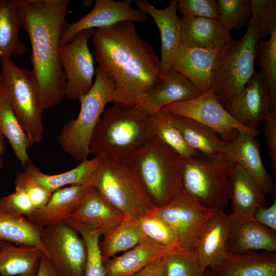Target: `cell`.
<instances>
[{
	"mask_svg": "<svg viewBox=\"0 0 276 276\" xmlns=\"http://www.w3.org/2000/svg\"><path fill=\"white\" fill-rule=\"evenodd\" d=\"M154 135L152 116L114 105L104 110L91 136L89 153L103 159L129 158Z\"/></svg>",
	"mask_w": 276,
	"mask_h": 276,
	"instance_id": "3957f363",
	"label": "cell"
},
{
	"mask_svg": "<svg viewBox=\"0 0 276 276\" xmlns=\"http://www.w3.org/2000/svg\"><path fill=\"white\" fill-rule=\"evenodd\" d=\"M235 164L224 152L183 159L184 191L208 208L224 211L231 198L229 177Z\"/></svg>",
	"mask_w": 276,
	"mask_h": 276,
	"instance_id": "52a82bcc",
	"label": "cell"
},
{
	"mask_svg": "<svg viewBox=\"0 0 276 276\" xmlns=\"http://www.w3.org/2000/svg\"><path fill=\"white\" fill-rule=\"evenodd\" d=\"M6 152L5 138L0 130V156H2Z\"/></svg>",
	"mask_w": 276,
	"mask_h": 276,
	"instance_id": "681fc988",
	"label": "cell"
},
{
	"mask_svg": "<svg viewBox=\"0 0 276 276\" xmlns=\"http://www.w3.org/2000/svg\"><path fill=\"white\" fill-rule=\"evenodd\" d=\"M131 158L155 206L166 205L184 192L183 159L155 135Z\"/></svg>",
	"mask_w": 276,
	"mask_h": 276,
	"instance_id": "277c9868",
	"label": "cell"
},
{
	"mask_svg": "<svg viewBox=\"0 0 276 276\" xmlns=\"http://www.w3.org/2000/svg\"><path fill=\"white\" fill-rule=\"evenodd\" d=\"M4 167V160L2 156H0V170Z\"/></svg>",
	"mask_w": 276,
	"mask_h": 276,
	"instance_id": "f907efd6",
	"label": "cell"
},
{
	"mask_svg": "<svg viewBox=\"0 0 276 276\" xmlns=\"http://www.w3.org/2000/svg\"><path fill=\"white\" fill-rule=\"evenodd\" d=\"M95 75L91 88L79 100L81 107L77 117L63 126L58 137L63 151L78 160L87 159L89 155L94 131L106 104L112 102L115 88L113 79L99 66Z\"/></svg>",
	"mask_w": 276,
	"mask_h": 276,
	"instance_id": "ba28073f",
	"label": "cell"
},
{
	"mask_svg": "<svg viewBox=\"0 0 276 276\" xmlns=\"http://www.w3.org/2000/svg\"><path fill=\"white\" fill-rule=\"evenodd\" d=\"M177 9L183 16L218 19L219 13L216 0H179Z\"/></svg>",
	"mask_w": 276,
	"mask_h": 276,
	"instance_id": "b9f144b4",
	"label": "cell"
},
{
	"mask_svg": "<svg viewBox=\"0 0 276 276\" xmlns=\"http://www.w3.org/2000/svg\"><path fill=\"white\" fill-rule=\"evenodd\" d=\"M93 36L96 61L115 84L112 103L133 108L163 77L156 53L131 21L95 29Z\"/></svg>",
	"mask_w": 276,
	"mask_h": 276,
	"instance_id": "6da1fadb",
	"label": "cell"
},
{
	"mask_svg": "<svg viewBox=\"0 0 276 276\" xmlns=\"http://www.w3.org/2000/svg\"><path fill=\"white\" fill-rule=\"evenodd\" d=\"M252 11L260 22V40L266 39L276 28V1L250 0Z\"/></svg>",
	"mask_w": 276,
	"mask_h": 276,
	"instance_id": "60d3db41",
	"label": "cell"
},
{
	"mask_svg": "<svg viewBox=\"0 0 276 276\" xmlns=\"http://www.w3.org/2000/svg\"><path fill=\"white\" fill-rule=\"evenodd\" d=\"M43 254L36 247L1 242L0 274L1 276H36Z\"/></svg>",
	"mask_w": 276,
	"mask_h": 276,
	"instance_id": "f546056e",
	"label": "cell"
},
{
	"mask_svg": "<svg viewBox=\"0 0 276 276\" xmlns=\"http://www.w3.org/2000/svg\"><path fill=\"white\" fill-rule=\"evenodd\" d=\"M163 108L210 127L227 143L235 138L238 131L248 132L257 137L259 134L258 129H250L237 122L212 89L196 97L173 103Z\"/></svg>",
	"mask_w": 276,
	"mask_h": 276,
	"instance_id": "8fae6325",
	"label": "cell"
},
{
	"mask_svg": "<svg viewBox=\"0 0 276 276\" xmlns=\"http://www.w3.org/2000/svg\"><path fill=\"white\" fill-rule=\"evenodd\" d=\"M228 251L231 254L258 250L276 251V232L257 222L231 214Z\"/></svg>",
	"mask_w": 276,
	"mask_h": 276,
	"instance_id": "cb8c5ba5",
	"label": "cell"
},
{
	"mask_svg": "<svg viewBox=\"0 0 276 276\" xmlns=\"http://www.w3.org/2000/svg\"><path fill=\"white\" fill-rule=\"evenodd\" d=\"M230 223L229 215L224 211H218L201 234L193 251L202 271L220 261L228 253Z\"/></svg>",
	"mask_w": 276,
	"mask_h": 276,
	"instance_id": "d4e9b609",
	"label": "cell"
},
{
	"mask_svg": "<svg viewBox=\"0 0 276 276\" xmlns=\"http://www.w3.org/2000/svg\"><path fill=\"white\" fill-rule=\"evenodd\" d=\"M267 151L273 172L276 178V109L270 110L268 118L263 122Z\"/></svg>",
	"mask_w": 276,
	"mask_h": 276,
	"instance_id": "ee69618b",
	"label": "cell"
},
{
	"mask_svg": "<svg viewBox=\"0 0 276 276\" xmlns=\"http://www.w3.org/2000/svg\"><path fill=\"white\" fill-rule=\"evenodd\" d=\"M217 212L202 205L184 191L167 204L155 206L146 215L165 222L175 234L181 246L193 251L202 232Z\"/></svg>",
	"mask_w": 276,
	"mask_h": 276,
	"instance_id": "30bf717a",
	"label": "cell"
},
{
	"mask_svg": "<svg viewBox=\"0 0 276 276\" xmlns=\"http://www.w3.org/2000/svg\"><path fill=\"white\" fill-rule=\"evenodd\" d=\"M0 130L25 167L30 161L28 150L34 144L21 127L5 93L0 88Z\"/></svg>",
	"mask_w": 276,
	"mask_h": 276,
	"instance_id": "d6a6232c",
	"label": "cell"
},
{
	"mask_svg": "<svg viewBox=\"0 0 276 276\" xmlns=\"http://www.w3.org/2000/svg\"><path fill=\"white\" fill-rule=\"evenodd\" d=\"M218 20L228 31L247 26L252 16L250 0H217Z\"/></svg>",
	"mask_w": 276,
	"mask_h": 276,
	"instance_id": "74e56055",
	"label": "cell"
},
{
	"mask_svg": "<svg viewBox=\"0 0 276 276\" xmlns=\"http://www.w3.org/2000/svg\"><path fill=\"white\" fill-rule=\"evenodd\" d=\"M124 217L91 186L70 218L93 227L103 236L116 228Z\"/></svg>",
	"mask_w": 276,
	"mask_h": 276,
	"instance_id": "83f0119b",
	"label": "cell"
},
{
	"mask_svg": "<svg viewBox=\"0 0 276 276\" xmlns=\"http://www.w3.org/2000/svg\"><path fill=\"white\" fill-rule=\"evenodd\" d=\"M173 118L176 127L191 148L206 155L224 152L228 143L214 130L185 117L173 114Z\"/></svg>",
	"mask_w": 276,
	"mask_h": 276,
	"instance_id": "4dcf8cb0",
	"label": "cell"
},
{
	"mask_svg": "<svg viewBox=\"0 0 276 276\" xmlns=\"http://www.w3.org/2000/svg\"><path fill=\"white\" fill-rule=\"evenodd\" d=\"M169 256L157 259L131 276H166Z\"/></svg>",
	"mask_w": 276,
	"mask_h": 276,
	"instance_id": "7dc6e473",
	"label": "cell"
},
{
	"mask_svg": "<svg viewBox=\"0 0 276 276\" xmlns=\"http://www.w3.org/2000/svg\"><path fill=\"white\" fill-rule=\"evenodd\" d=\"M103 236L99 243L103 260L125 252L148 238L141 228L137 218L128 214H124L121 223Z\"/></svg>",
	"mask_w": 276,
	"mask_h": 276,
	"instance_id": "1f68e13d",
	"label": "cell"
},
{
	"mask_svg": "<svg viewBox=\"0 0 276 276\" xmlns=\"http://www.w3.org/2000/svg\"><path fill=\"white\" fill-rule=\"evenodd\" d=\"M224 107L239 123L257 129L271 110L269 88L262 71L256 72L244 88Z\"/></svg>",
	"mask_w": 276,
	"mask_h": 276,
	"instance_id": "5bb4252c",
	"label": "cell"
},
{
	"mask_svg": "<svg viewBox=\"0 0 276 276\" xmlns=\"http://www.w3.org/2000/svg\"><path fill=\"white\" fill-rule=\"evenodd\" d=\"M17 12L31 47L32 72L44 109L55 107L65 97V78L59 59L68 0H15Z\"/></svg>",
	"mask_w": 276,
	"mask_h": 276,
	"instance_id": "7a4b0ae2",
	"label": "cell"
},
{
	"mask_svg": "<svg viewBox=\"0 0 276 276\" xmlns=\"http://www.w3.org/2000/svg\"><path fill=\"white\" fill-rule=\"evenodd\" d=\"M15 188L24 190L32 201L35 209L43 207L50 199L53 192L29 180L18 172L14 180Z\"/></svg>",
	"mask_w": 276,
	"mask_h": 276,
	"instance_id": "7bdbcfd3",
	"label": "cell"
},
{
	"mask_svg": "<svg viewBox=\"0 0 276 276\" xmlns=\"http://www.w3.org/2000/svg\"><path fill=\"white\" fill-rule=\"evenodd\" d=\"M254 219L260 224L276 232V198L269 207L258 209L254 214Z\"/></svg>",
	"mask_w": 276,
	"mask_h": 276,
	"instance_id": "bcb514c9",
	"label": "cell"
},
{
	"mask_svg": "<svg viewBox=\"0 0 276 276\" xmlns=\"http://www.w3.org/2000/svg\"><path fill=\"white\" fill-rule=\"evenodd\" d=\"M137 219L142 231L153 241L165 246L187 250L181 246L173 230L160 219L148 215Z\"/></svg>",
	"mask_w": 276,
	"mask_h": 276,
	"instance_id": "f35d334b",
	"label": "cell"
},
{
	"mask_svg": "<svg viewBox=\"0 0 276 276\" xmlns=\"http://www.w3.org/2000/svg\"><path fill=\"white\" fill-rule=\"evenodd\" d=\"M233 216L252 220L255 212L266 207L265 193L255 178L240 165L235 163L229 177Z\"/></svg>",
	"mask_w": 276,
	"mask_h": 276,
	"instance_id": "44dd1931",
	"label": "cell"
},
{
	"mask_svg": "<svg viewBox=\"0 0 276 276\" xmlns=\"http://www.w3.org/2000/svg\"><path fill=\"white\" fill-rule=\"evenodd\" d=\"M166 276H205L194 251L169 256Z\"/></svg>",
	"mask_w": 276,
	"mask_h": 276,
	"instance_id": "ab89813d",
	"label": "cell"
},
{
	"mask_svg": "<svg viewBox=\"0 0 276 276\" xmlns=\"http://www.w3.org/2000/svg\"><path fill=\"white\" fill-rule=\"evenodd\" d=\"M3 198L16 213L26 217L36 210L28 195L21 189L15 188L14 192Z\"/></svg>",
	"mask_w": 276,
	"mask_h": 276,
	"instance_id": "f6af8a7d",
	"label": "cell"
},
{
	"mask_svg": "<svg viewBox=\"0 0 276 276\" xmlns=\"http://www.w3.org/2000/svg\"><path fill=\"white\" fill-rule=\"evenodd\" d=\"M257 59L268 84L271 110L276 106V28L271 33L269 39L259 41Z\"/></svg>",
	"mask_w": 276,
	"mask_h": 276,
	"instance_id": "8d00e7d4",
	"label": "cell"
},
{
	"mask_svg": "<svg viewBox=\"0 0 276 276\" xmlns=\"http://www.w3.org/2000/svg\"><path fill=\"white\" fill-rule=\"evenodd\" d=\"M135 3L137 10L153 18L159 30L162 43L160 62L164 77L171 68L180 44V18L176 14L177 1H170L169 6L163 9L155 8L147 0H135Z\"/></svg>",
	"mask_w": 276,
	"mask_h": 276,
	"instance_id": "e0dca14e",
	"label": "cell"
},
{
	"mask_svg": "<svg viewBox=\"0 0 276 276\" xmlns=\"http://www.w3.org/2000/svg\"><path fill=\"white\" fill-rule=\"evenodd\" d=\"M36 276H61L50 259L43 254Z\"/></svg>",
	"mask_w": 276,
	"mask_h": 276,
	"instance_id": "c3c4849f",
	"label": "cell"
},
{
	"mask_svg": "<svg viewBox=\"0 0 276 276\" xmlns=\"http://www.w3.org/2000/svg\"><path fill=\"white\" fill-rule=\"evenodd\" d=\"M91 185H74L54 191L42 208L35 210L27 218L33 224L42 228L65 222L81 203Z\"/></svg>",
	"mask_w": 276,
	"mask_h": 276,
	"instance_id": "603a6c76",
	"label": "cell"
},
{
	"mask_svg": "<svg viewBox=\"0 0 276 276\" xmlns=\"http://www.w3.org/2000/svg\"><path fill=\"white\" fill-rule=\"evenodd\" d=\"M245 33L222 48L214 67L211 88L225 107L245 87L255 70L260 22L252 12Z\"/></svg>",
	"mask_w": 276,
	"mask_h": 276,
	"instance_id": "5b68a950",
	"label": "cell"
},
{
	"mask_svg": "<svg viewBox=\"0 0 276 276\" xmlns=\"http://www.w3.org/2000/svg\"><path fill=\"white\" fill-rule=\"evenodd\" d=\"M221 49L186 47L180 44L171 68L186 77L201 92L211 88L213 71Z\"/></svg>",
	"mask_w": 276,
	"mask_h": 276,
	"instance_id": "d6986e66",
	"label": "cell"
},
{
	"mask_svg": "<svg viewBox=\"0 0 276 276\" xmlns=\"http://www.w3.org/2000/svg\"><path fill=\"white\" fill-rule=\"evenodd\" d=\"M65 222L81 235L85 244L87 256L84 276H105L99 246L101 234L93 227L71 218Z\"/></svg>",
	"mask_w": 276,
	"mask_h": 276,
	"instance_id": "d590c367",
	"label": "cell"
},
{
	"mask_svg": "<svg viewBox=\"0 0 276 276\" xmlns=\"http://www.w3.org/2000/svg\"><path fill=\"white\" fill-rule=\"evenodd\" d=\"M257 137L249 133L238 131L235 138L228 143L224 153L255 178L265 194L276 197L275 185L263 165Z\"/></svg>",
	"mask_w": 276,
	"mask_h": 276,
	"instance_id": "ac0fdd59",
	"label": "cell"
},
{
	"mask_svg": "<svg viewBox=\"0 0 276 276\" xmlns=\"http://www.w3.org/2000/svg\"><path fill=\"white\" fill-rule=\"evenodd\" d=\"M18 276H32V275L26 274V275H18Z\"/></svg>",
	"mask_w": 276,
	"mask_h": 276,
	"instance_id": "f5cc1de1",
	"label": "cell"
},
{
	"mask_svg": "<svg viewBox=\"0 0 276 276\" xmlns=\"http://www.w3.org/2000/svg\"><path fill=\"white\" fill-rule=\"evenodd\" d=\"M22 27L15 0H0V59L25 53L26 47L19 38Z\"/></svg>",
	"mask_w": 276,
	"mask_h": 276,
	"instance_id": "836d02e7",
	"label": "cell"
},
{
	"mask_svg": "<svg viewBox=\"0 0 276 276\" xmlns=\"http://www.w3.org/2000/svg\"><path fill=\"white\" fill-rule=\"evenodd\" d=\"M131 3V0H96L91 11L78 21L69 24L64 30L60 47L70 42L77 33L84 30L106 28L122 21L145 22L146 15L132 8Z\"/></svg>",
	"mask_w": 276,
	"mask_h": 276,
	"instance_id": "9a60e30c",
	"label": "cell"
},
{
	"mask_svg": "<svg viewBox=\"0 0 276 276\" xmlns=\"http://www.w3.org/2000/svg\"><path fill=\"white\" fill-rule=\"evenodd\" d=\"M94 31L83 30L59 48L60 62L66 81L65 96L71 100L79 101L93 85L95 70L88 41Z\"/></svg>",
	"mask_w": 276,
	"mask_h": 276,
	"instance_id": "4fadbf2b",
	"label": "cell"
},
{
	"mask_svg": "<svg viewBox=\"0 0 276 276\" xmlns=\"http://www.w3.org/2000/svg\"><path fill=\"white\" fill-rule=\"evenodd\" d=\"M205 276H211L208 269H206L205 271Z\"/></svg>",
	"mask_w": 276,
	"mask_h": 276,
	"instance_id": "816d5d0a",
	"label": "cell"
},
{
	"mask_svg": "<svg viewBox=\"0 0 276 276\" xmlns=\"http://www.w3.org/2000/svg\"><path fill=\"white\" fill-rule=\"evenodd\" d=\"M201 94L186 77L170 68L159 82L137 102L133 108L152 116L166 105L196 97Z\"/></svg>",
	"mask_w": 276,
	"mask_h": 276,
	"instance_id": "2e32d148",
	"label": "cell"
},
{
	"mask_svg": "<svg viewBox=\"0 0 276 276\" xmlns=\"http://www.w3.org/2000/svg\"><path fill=\"white\" fill-rule=\"evenodd\" d=\"M101 159L94 157L85 159L74 168L65 172L49 175L43 173L31 160L20 172L22 175L29 180L45 188L52 192L69 186L91 185L95 173Z\"/></svg>",
	"mask_w": 276,
	"mask_h": 276,
	"instance_id": "4316f807",
	"label": "cell"
},
{
	"mask_svg": "<svg viewBox=\"0 0 276 276\" xmlns=\"http://www.w3.org/2000/svg\"><path fill=\"white\" fill-rule=\"evenodd\" d=\"M47 256L61 276H84L86 248L78 233L65 222L42 228Z\"/></svg>",
	"mask_w": 276,
	"mask_h": 276,
	"instance_id": "7c38bea8",
	"label": "cell"
},
{
	"mask_svg": "<svg viewBox=\"0 0 276 276\" xmlns=\"http://www.w3.org/2000/svg\"><path fill=\"white\" fill-rule=\"evenodd\" d=\"M1 246V242H0V247Z\"/></svg>",
	"mask_w": 276,
	"mask_h": 276,
	"instance_id": "db71d44e",
	"label": "cell"
},
{
	"mask_svg": "<svg viewBox=\"0 0 276 276\" xmlns=\"http://www.w3.org/2000/svg\"><path fill=\"white\" fill-rule=\"evenodd\" d=\"M209 269L211 276H276V253L228 252Z\"/></svg>",
	"mask_w": 276,
	"mask_h": 276,
	"instance_id": "7402d4cb",
	"label": "cell"
},
{
	"mask_svg": "<svg viewBox=\"0 0 276 276\" xmlns=\"http://www.w3.org/2000/svg\"><path fill=\"white\" fill-rule=\"evenodd\" d=\"M152 120L154 135L183 159L201 154L187 144L175 124L172 113L162 108L152 116Z\"/></svg>",
	"mask_w": 276,
	"mask_h": 276,
	"instance_id": "e575fe53",
	"label": "cell"
},
{
	"mask_svg": "<svg viewBox=\"0 0 276 276\" xmlns=\"http://www.w3.org/2000/svg\"><path fill=\"white\" fill-rule=\"evenodd\" d=\"M41 228L33 224L27 217L16 213L0 198V242L20 246H34L46 255L40 239Z\"/></svg>",
	"mask_w": 276,
	"mask_h": 276,
	"instance_id": "f1b7e54d",
	"label": "cell"
},
{
	"mask_svg": "<svg viewBox=\"0 0 276 276\" xmlns=\"http://www.w3.org/2000/svg\"><path fill=\"white\" fill-rule=\"evenodd\" d=\"M191 251L165 246L148 238L119 256L103 260L105 276H131L160 258Z\"/></svg>",
	"mask_w": 276,
	"mask_h": 276,
	"instance_id": "ffe728a7",
	"label": "cell"
},
{
	"mask_svg": "<svg viewBox=\"0 0 276 276\" xmlns=\"http://www.w3.org/2000/svg\"><path fill=\"white\" fill-rule=\"evenodd\" d=\"M93 187L113 208L137 219L155 206L131 158L117 160L101 159Z\"/></svg>",
	"mask_w": 276,
	"mask_h": 276,
	"instance_id": "8992f818",
	"label": "cell"
},
{
	"mask_svg": "<svg viewBox=\"0 0 276 276\" xmlns=\"http://www.w3.org/2000/svg\"><path fill=\"white\" fill-rule=\"evenodd\" d=\"M0 88L7 96L24 130L33 144L43 137L44 110L32 71L17 66L11 58L0 59Z\"/></svg>",
	"mask_w": 276,
	"mask_h": 276,
	"instance_id": "9c48e42d",
	"label": "cell"
},
{
	"mask_svg": "<svg viewBox=\"0 0 276 276\" xmlns=\"http://www.w3.org/2000/svg\"><path fill=\"white\" fill-rule=\"evenodd\" d=\"M180 22V44L186 47L222 49L233 40L218 19L183 16Z\"/></svg>",
	"mask_w": 276,
	"mask_h": 276,
	"instance_id": "484cf974",
	"label": "cell"
}]
</instances>
